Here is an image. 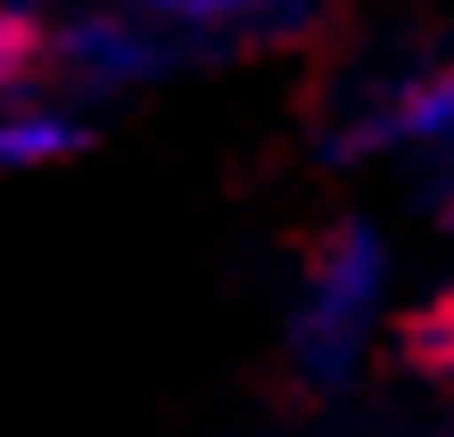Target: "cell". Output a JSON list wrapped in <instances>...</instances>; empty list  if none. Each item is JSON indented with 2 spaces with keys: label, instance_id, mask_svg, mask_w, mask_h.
Instances as JSON below:
<instances>
[{
  "label": "cell",
  "instance_id": "obj_1",
  "mask_svg": "<svg viewBox=\"0 0 454 437\" xmlns=\"http://www.w3.org/2000/svg\"><path fill=\"white\" fill-rule=\"evenodd\" d=\"M372 297V248L356 231L331 239V264H323V289H314V331H347Z\"/></svg>",
  "mask_w": 454,
  "mask_h": 437
},
{
  "label": "cell",
  "instance_id": "obj_2",
  "mask_svg": "<svg viewBox=\"0 0 454 437\" xmlns=\"http://www.w3.org/2000/svg\"><path fill=\"white\" fill-rule=\"evenodd\" d=\"M25 59H34V17H17V9H0V83H17Z\"/></svg>",
  "mask_w": 454,
  "mask_h": 437
},
{
  "label": "cell",
  "instance_id": "obj_3",
  "mask_svg": "<svg viewBox=\"0 0 454 437\" xmlns=\"http://www.w3.org/2000/svg\"><path fill=\"white\" fill-rule=\"evenodd\" d=\"M446 322H454V297H446Z\"/></svg>",
  "mask_w": 454,
  "mask_h": 437
}]
</instances>
